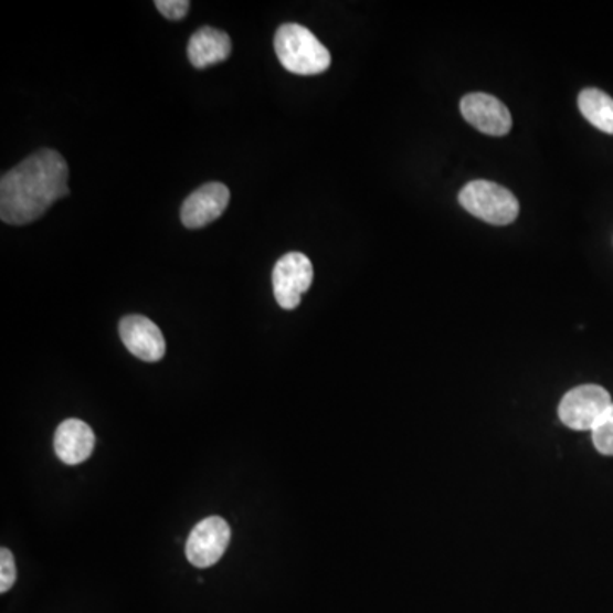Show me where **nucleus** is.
Here are the masks:
<instances>
[{
  "label": "nucleus",
  "instance_id": "nucleus-1",
  "mask_svg": "<svg viewBox=\"0 0 613 613\" xmlns=\"http://www.w3.org/2000/svg\"><path fill=\"white\" fill-rule=\"evenodd\" d=\"M68 166L56 150L41 149L0 179V219L28 225L68 194Z\"/></svg>",
  "mask_w": 613,
  "mask_h": 613
},
{
  "label": "nucleus",
  "instance_id": "nucleus-2",
  "mask_svg": "<svg viewBox=\"0 0 613 613\" xmlns=\"http://www.w3.org/2000/svg\"><path fill=\"white\" fill-rule=\"evenodd\" d=\"M275 52L279 64L297 75H317L331 67V53L317 40L316 34L300 24L288 23L278 28Z\"/></svg>",
  "mask_w": 613,
  "mask_h": 613
},
{
  "label": "nucleus",
  "instance_id": "nucleus-3",
  "mask_svg": "<svg viewBox=\"0 0 613 613\" xmlns=\"http://www.w3.org/2000/svg\"><path fill=\"white\" fill-rule=\"evenodd\" d=\"M458 201L471 215L493 225H508L520 212L517 197L490 181L468 182L458 194Z\"/></svg>",
  "mask_w": 613,
  "mask_h": 613
},
{
  "label": "nucleus",
  "instance_id": "nucleus-4",
  "mask_svg": "<svg viewBox=\"0 0 613 613\" xmlns=\"http://www.w3.org/2000/svg\"><path fill=\"white\" fill-rule=\"evenodd\" d=\"M612 404L609 391L586 383L574 387L562 398L558 413L562 423L574 432H591Z\"/></svg>",
  "mask_w": 613,
  "mask_h": 613
},
{
  "label": "nucleus",
  "instance_id": "nucleus-5",
  "mask_svg": "<svg viewBox=\"0 0 613 613\" xmlns=\"http://www.w3.org/2000/svg\"><path fill=\"white\" fill-rule=\"evenodd\" d=\"M314 268L309 257L302 253H286L273 269V292L285 310L297 309L302 295L313 285Z\"/></svg>",
  "mask_w": 613,
  "mask_h": 613
},
{
  "label": "nucleus",
  "instance_id": "nucleus-6",
  "mask_svg": "<svg viewBox=\"0 0 613 613\" xmlns=\"http://www.w3.org/2000/svg\"><path fill=\"white\" fill-rule=\"evenodd\" d=\"M231 542V527L220 517L201 520L191 530L187 542V558L197 568H212L220 561Z\"/></svg>",
  "mask_w": 613,
  "mask_h": 613
},
{
  "label": "nucleus",
  "instance_id": "nucleus-7",
  "mask_svg": "<svg viewBox=\"0 0 613 613\" xmlns=\"http://www.w3.org/2000/svg\"><path fill=\"white\" fill-rule=\"evenodd\" d=\"M231 191L222 182H207L190 194L181 207V222L187 229H203L223 215Z\"/></svg>",
  "mask_w": 613,
  "mask_h": 613
},
{
  "label": "nucleus",
  "instance_id": "nucleus-8",
  "mask_svg": "<svg viewBox=\"0 0 613 613\" xmlns=\"http://www.w3.org/2000/svg\"><path fill=\"white\" fill-rule=\"evenodd\" d=\"M461 112L474 128L490 137H503L509 134L514 125L509 109L490 94H467L462 99Z\"/></svg>",
  "mask_w": 613,
  "mask_h": 613
},
{
  "label": "nucleus",
  "instance_id": "nucleus-9",
  "mask_svg": "<svg viewBox=\"0 0 613 613\" xmlns=\"http://www.w3.org/2000/svg\"><path fill=\"white\" fill-rule=\"evenodd\" d=\"M119 338L134 357L147 363H156L166 355V339L162 331L147 317H123L119 323Z\"/></svg>",
  "mask_w": 613,
  "mask_h": 613
},
{
  "label": "nucleus",
  "instance_id": "nucleus-10",
  "mask_svg": "<svg viewBox=\"0 0 613 613\" xmlns=\"http://www.w3.org/2000/svg\"><path fill=\"white\" fill-rule=\"evenodd\" d=\"M94 445H96V436L89 424L84 421L72 418L56 427L53 446H55L56 457L64 464L77 465L86 462L93 454Z\"/></svg>",
  "mask_w": 613,
  "mask_h": 613
},
{
  "label": "nucleus",
  "instance_id": "nucleus-11",
  "mask_svg": "<svg viewBox=\"0 0 613 613\" xmlns=\"http://www.w3.org/2000/svg\"><path fill=\"white\" fill-rule=\"evenodd\" d=\"M232 52V41L228 33L216 28L204 27L198 30L188 43V59L197 68L212 67L225 62Z\"/></svg>",
  "mask_w": 613,
  "mask_h": 613
},
{
  "label": "nucleus",
  "instance_id": "nucleus-12",
  "mask_svg": "<svg viewBox=\"0 0 613 613\" xmlns=\"http://www.w3.org/2000/svg\"><path fill=\"white\" fill-rule=\"evenodd\" d=\"M581 115L599 130L613 135V99L600 89L581 91L578 97Z\"/></svg>",
  "mask_w": 613,
  "mask_h": 613
},
{
  "label": "nucleus",
  "instance_id": "nucleus-13",
  "mask_svg": "<svg viewBox=\"0 0 613 613\" xmlns=\"http://www.w3.org/2000/svg\"><path fill=\"white\" fill-rule=\"evenodd\" d=\"M591 438L600 454L613 457V404L591 430Z\"/></svg>",
  "mask_w": 613,
  "mask_h": 613
},
{
  "label": "nucleus",
  "instance_id": "nucleus-14",
  "mask_svg": "<svg viewBox=\"0 0 613 613\" xmlns=\"http://www.w3.org/2000/svg\"><path fill=\"white\" fill-rule=\"evenodd\" d=\"M15 578H18V568H15L14 556L4 547L0 550V591L8 593L15 583Z\"/></svg>",
  "mask_w": 613,
  "mask_h": 613
},
{
  "label": "nucleus",
  "instance_id": "nucleus-15",
  "mask_svg": "<svg viewBox=\"0 0 613 613\" xmlns=\"http://www.w3.org/2000/svg\"><path fill=\"white\" fill-rule=\"evenodd\" d=\"M156 8L159 9L163 18L171 21H179L190 11L191 4L188 0H157Z\"/></svg>",
  "mask_w": 613,
  "mask_h": 613
}]
</instances>
